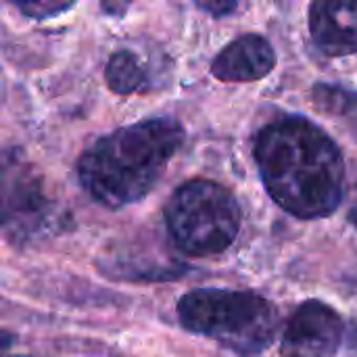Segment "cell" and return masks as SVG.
<instances>
[{
    "mask_svg": "<svg viewBox=\"0 0 357 357\" xmlns=\"http://www.w3.org/2000/svg\"><path fill=\"white\" fill-rule=\"evenodd\" d=\"M255 161L268 195L291 215L318 220L341 205L345 161L316 123L303 117L268 123L257 134Z\"/></svg>",
    "mask_w": 357,
    "mask_h": 357,
    "instance_id": "6da1fadb",
    "label": "cell"
},
{
    "mask_svg": "<svg viewBox=\"0 0 357 357\" xmlns=\"http://www.w3.org/2000/svg\"><path fill=\"white\" fill-rule=\"evenodd\" d=\"M186 138L174 117H144L96 138L77 159L82 188L107 209L142 201Z\"/></svg>",
    "mask_w": 357,
    "mask_h": 357,
    "instance_id": "7a4b0ae2",
    "label": "cell"
},
{
    "mask_svg": "<svg viewBox=\"0 0 357 357\" xmlns=\"http://www.w3.org/2000/svg\"><path fill=\"white\" fill-rule=\"evenodd\" d=\"M180 324L236 354H261L278 331L274 305L249 291L195 289L178 301Z\"/></svg>",
    "mask_w": 357,
    "mask_h": 357,
    "instance_id": "3957f363",
    "label": "cell"
},
{
    "mask_svg": "<svg viewBox=\"0 0 357 357\" xmlns=\"http://www.w3.org/2000/svg\"><path fill=\"white\" fill-rule=\"evenodd\" d=\"M163 218L174 245L192 257L224 253L241 230V207L234 195L203 178L178 186L163 209Z\"/></svg>",
    "mask_w": 357,
    "mask_h": 357,
    "instance_id": "277c9868",
    "label": "cell"
},
{
    "mask_svg": "<svg viewBox=\"0 0 357 357\" xmlns=\"http://www.w3.org/2000/svg\"><path fill=\"white\" fill-rule=\"evenodd\" d=\"M54 220V203L40 169L19 151H0V232L23 243Z\"/></svg>",
    "mask_w": 357,
    "mask_h": 357,
    "instance_id": "5b68a950",
    "label": "cell"
},
{
    "mask_svg": "<svg viewBox=\"0 0 357 357\" xmlns=\"http://www.w3.org/2000/svg\"><path fill=\"white\" fill-rule=\"evenodd\" d=\"M341 316L322 301H305L291 316L284 337V357H335L341 345Z\"/></svg>",
    "mask_w": 357,
    "mask_h": 357,
    "instance_id": "8992f818",
    "label": "cell"
},
{
    "mask_svg": "<svg viewBox=\"0 0 357 357\" xmlns=\"http://www.w3.org/2000/svg\"><path fill=\"white\" fill-rule=\"evenodd\" d=\"M314 44L328 56L357 52V2L320 0L310 6Z\"/></svg>",
    "mask_w": 357,
    "mask_h": 357,
    "instance_id": "52a82bcc",
    "label": "cell"
},
{
    "mask_svg": "<svg viewBox=\"0 0 357 357\" xmlns=\"http://www.w3.org/2000/svg\"><path fill=\"white\" fill-rule=\"evenodd\" d=\"M276 65L272 44L257 36L245 33L232 40L211 63L213 77L222 82H257L266 77Z\"/></svg>",
    "mask_w": 357,
    "mask_h": 357,
    "instance_id": "ba28073f",
    "label": "cell"
},
{
    "mask_svg": "<svg viewBox=\"0 0 357 357\" xmlns=\"http://www.w3.org/2000/svg\"><path fill=\"white\" fill-rule=\"evenodd\" d=\"M105 82L119 96L146 94L161 88L163 77L146 59L134 50H115L105 65Z\"/></svg>",
    "mask_w": 357,
    "mask_h": 357,
    "instance_id": "9c48e42d",
    "label": "cell"
},
{
    "mask_svg": "<svg viewBox=\"0 0 357 357\" xmlns=\"http://www.w3.org/2000/svg\"><path fill=\"white\" fill-rule=\"evenodd\" d=\"M100 270L113 280L130 282H165L176 280L186 272V266L180 261H161V259H142V251H119L100 261Z\"/></svg>",
    "mask_w": 357,
    "mask_h": 357,
    "instance_id": "30bf717a",
    "label": "cell"
},
{
    "mask_svg": "<svg viewBox=\"0 0 357 357\" xmlns=\"http://www.w3.org/2000/svg\"><path fill=\"white\" fill-rule=\"evenodd\" d=\"M13 6L17 10H21L23 17H29V19H52L61 13H67L71 10L75 4L73 2H56V0H50V2H40V0H31V2H13Z\"/></svg>",
    "mask_w": 357,
    "mask_h": 357,
    "instance_id": "8fae6325",
    "label": "cell"
},
{
    "mask_svg": "<svg viewBox=\"0 0 357 357\" xmlns=\"http://www.w3.org/2000/svg\"><path fill=\"white\" fill-rule=\"evenodd\" d=\"M316 102L324 109V111H337V113H345L349 111L357 102L356 96H351L347 90L343 88H331V86H318L316 88Z\"/></svg>",
    "mask_w": 357,
    "mask_h": 357,
    "instance_id": "7c38bea8",
    "label": "cell"
},
{
    "mask_svg": "<svg viewBox=\"0 0 357 357\" xmlns=\"http://www.w3.org/2000/svg\"><path fill=\"white\" fill-rule=\"evenodd\" d=\"M199 8L211 13L213 17H226L232 10H236L238 4L236 2H199Z\"/></svg>",
    "mask_w": 357,
    "mask_h": 357,
    "instance_id": "4fadbf2b",
    "label": "cell"
},
{
    "mask_svg": "<svg viewBox=\"0 0 357 357\" xmlns=\"http://www.w3.org/2000/svg\"><path fill=\"white\" fill-rule=\"evenodd\" d=\"M15 343H17V337L13 333L4 331V328H0V356L6 354V351H10Z\"/></svg>",
    "mask_w": 357,
    "mask_h": 357,
    "instance_id": "5bb4252c",
    "label": "cell"
},
{
    "mask_svg": "<svg viewBox=\"0 0 357 357\" xmlns=\"http://www.w3.org/2000/svg\"><path fill=\"white\" fill-rule=\"evenodd\" d=\"M128 6H130L128 2H126V4H117V2H113V4H111V2H102V4H100V8H102L105 13H111L113 17H121V15L128 10Z\"/></svg>",
    "mask_w": 357,
    "mask_h": 357,
    "instance_id": "9a60e30c",
    "label": "cell"
},
{
    "mask_svg": "<svg viewBox=\"0 0 357 357\" xmlns=\"http://www.w3.org/2000/svg\"><path fill=\"white\" fill-rule=\"evenodd\" d=\"M349 222L354 224L357 228V186H356V190H354V197H351V205H349Z\"/></svg>",
    "mask_w": 357,
    "mask_h": 357,
    "instance_id": "2e32d148",
    "label": "cell"
}]
</instances>
